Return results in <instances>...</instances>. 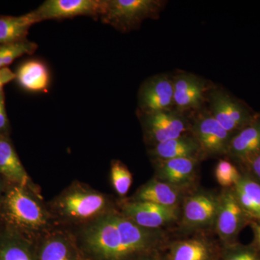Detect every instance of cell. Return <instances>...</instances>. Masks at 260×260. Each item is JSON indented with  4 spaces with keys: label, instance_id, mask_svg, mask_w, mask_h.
Here are the masks:
<instances>
[{
    "label": "cell",
    "instance_id": "20",
    "mask_svg": "<svg viewBox=\"0 0 260 260\" xmlns=\"http://www.w3.org/2000/svg\"><path fill=\"white\" fill-rule=\"evenodd\" d=\"M0 260H36L31 244L15 229L0 234Z\"/></svg>",
    "mask_w": 260,
    "mask_h": 260
},
{
    "label": "cell",
    "instance_id": "8",
    "mask_svg": "<svg viewBox=\"0 0 260 260\" xmlns=\"http://www.w3.org/2000/svg\"><path fill=\"white\" fill-rule=\"evenodd\" d=\"M106 7L107 0H47L34 12L40 22L79 16L101 18Z\"/></svg>",
    "mask_w": 260,
    "mask_h": 260
},
{
    "label": "cell",
    "instance_id": "6",
    "mask_svg": "<svg viewBox=\"0 0 260 260\" xmlns=\"http://www.w3.org/2000/svg\"><path fill=\"white\" fill-rule=\"evenodd\" d=\"M190 133L199 144L203 155L219 156L229 153L231 133L214 119L208 109L193 114Z\"/></svg>",
    "mask_w": 260,
    "mask_h": 260
},
{
    "label": "cell",
    "instance_id": "3",
    "mask_svg": "<svg viewBox=\"0 0 260 260\" xmlns=\"http://www.w3.org/2000/svg\"><path fill=\"white\" fill-rule=\"evenodd\" d=\"M165 5L160 0H107L103 23L123 32L138 28L148 19H155Z\"/></svg>",
    "mask_w": 260,
    "mask_h": 260
},
{
    "label": "cell",
    "instance_id": "16",
    "mask_svg": "<svg viewBox=\"0 0 260 260\" xmlns=\"http://www.w3.org/2000/svg\"><path fill=\"white\" fill-rule=\"evenodd\" d=\"M181 200V189L153 179L138 189L132 201L147 202L162 206L178 208Z\"/></svg>",
    "mask_w": 260,
    "mask_h": 260
},
{
    "label": "cell",
    "instance_id": "11",
    "mask_svg": "<svg viewBox=\"0 0 260 260\" xmlns=\"http://www.w3.org/2000/svg\"><path fill=\"white\" fill-rule=\"evenodd\" d=\"M177 207L162 206L147 202L131 201L124 204L121 213L140 226L158 229L179 218Z\"/></svg>",
    "mask_w": 260,
    "mask_h": 260
},
{
    "label": "cell",
    "instance_id": "29",
    "mask_svg": "<svg viewBox=\"0 0 260 260\" xmlns=\"http://www.w3.org/2000/svg\"><path fill=\"white\" fill-rule=\"evenodd\" d=\"M9 129V120L5 107V96L4 91L0 93V134L5 135Z\"/></svg>",
    "mask_w": 260,
    "mask_h": 260
},
{
    "label": "cell",
    "instance_id": "32",
    "mask_svg": "<svg viewBox=\"0 0 260 260\" xmlns=\"http://www.w3.org/2000/svg\"><path fill=\"white\" fill-rule=\"evenodd\" d=\"M252 229L253 231H254V236H255L256 244H257L260 247V225L257 223H253Z\"/></svg>",
    "mask_w": 260,
    "mask_h": 260
},
{
    "label": "cell",
    "instance_id": "18",
    "mask_svg": "<svg viewBox=\"0 0 260 260\" xmlns=\"http://www.w3.org/2000/svg\"><path fill=\"white\" fill-rule=\"evenodd\" d=\"M16 80L24 90L30 92L47 91L50 84V73L42 61L32 59L23 63L16 73Z\"/></svg>",
    "mask_w": 260,
    "mask_h": 260
},
{
    "label": "cell",
    "instance_id": "34",
    "mask_svg": "<svg viewBox=\"0 0 260 260\" xmlns=\"http://www.w3.org/2000/svg\"><path fill=\"white\" fill-rule=\"evenodd\" d=\"M147 260H160V259H156V258H152V259H148Z\"/></svg>",
    "mask_w": 260,
    "mask_h": 260
},
{
    "label": "cell",
    "instance_id": "33",
    "mask_svg": "<svg viewBox=\"0 0 260 260\" xmlns=\"http://www.w3.org/2000/svg\"><path fill=\"white\" fill-rule=\"evenodd\" d=\"M3 189H2V184L0 182V205H1L2 201H3Z\"/></svg>",
    "mask_w": 260,
    "mask_h": 260
},
{
    "label": "cell",
    "instance_id": "14",
    "mask_svg": "<svg viewBox=\"0 0 260 260\" xmlns=\"http://www.w3.org/2000/svg\"><path fill=\"white\" fill-rule=\"evenodd\" d=\"M198 160L197 158H181L155 161L156 179L183 189L194 181Z\"/></svg>",
    "mask_w": 260,
    "mask_h": 260
},
{
    "label": "cell",
    "instance_id": "1",
    "mask_svg": "<svg viewBox=\"0 0 260 260\" xmlns=\"http://www.w3.org/2000/svg\"><path fill=\"white\" fill-rule=\"evenodd\" d=\"M82 245L93 260H138L161 245L158 229L137 225L122 213L107 212L80 233Z\"/></svg>",
    "mask_w": 260,
    "mask_h": 260
},
{
    "label": "cell",
    "instance_id": "4",
    "mask_svg": "<svg viewBox=\"0 0 260 260\" xmlns=\"http://www.w3.org/2000/svg\"><path fill=\"white\" fill-rule=\"evenodd\" d=\"M108 200L99 191L74 186L56 199L54 208L63 218L73 221H91L107 213Z\"/></svg>",
    "mask_w": 260,
    "mask_h": 260
},
{
    "label": "cell",
    "instance_id": "2",
    "mask_svg": "<svg viewBox=\"0 0 260 260\" xmlns=\"http://www.w3.org/2000/svg\"><path fill=\"white\" fill-rule=\"evenodd\" d=\"M2 214L15 229L37 232L48 223V215L26 188L13 185L3 197L0 205Z\"/></svg>",
    "mask_w": 260,
    "mask_h": 260
},
{
    "label": "cell",
    "instance_id": "17",
    "mask_svg": "<svg viewBox=\"0 0 260 260\" xmlns=\"http://www.w3.org/2000/svg\"><path fill=\"white\" fill-rule=\"evenodd\" d=\"M0 174L14 185L26 188L29 177L6 135L0 134Z\"/></svg>",
    "mask_w": 260,
    "mask_h": 260
},
{
    "label": "cell",
    "instance_id": "7",
    "mask_svg": "<svg viewBox=\"0 0 260 260\" xmlns=\"http://www.w3.org/2000/svg\"><path fill=\"white\" fill-rule=\"evenodd\" d=\"M174 109L183 114L196 113L203 109L213 85L203 78L186 72L172 77Z\"/></svg>",
    "mask_w": 260,
    "mask_h": 260
},
{
    "label": "cell",
    "instance_id": "10",
    "mask_svg": "<svg viewBox=\"0 0 260 260\" xmlns=\"http://www.w3.org/2000/svg\"><path fill=\"white\" fill-rule=\"evenodd\" d=\"M172 109H174L172 77L159 74L145 80L138 93L139 114H150Z\"/></svg>",
    "mask_w": 260,
    "mask_h": 260
},
{
    "label": "cell",
    "instance_id": "28",
    "mask_svg": "<svg viewBox=\"0 0 260 260\" xmlns=\"http://www.w3.org/2000/svg\"><path fill=\"white\" fill-rule=\"evenodd\" d=\"M224 260H259V258L254 251L242 249L229 251Z\"/></svg>",
    "mask_w": 260,
    "mask_h": 260
},
{
    "label": "cell",
    "instance_id": "30",
    "mask_svg": "<svg viewBox=\"0 0 260 260\" xmlns=\"http://www.w3.org/2000/svg\"><path fill=\"white\" fill-rule=\"evenodd\" d=\"M16 79V75L9 68L0 70V93H3L5 85Z\"/></svg>",
    "mask_w": 260,
    "mask_h": 260
},
{
    "label": "cell",
    "instance_id": "22",
    "mask_svg": "<svg viewBox=\"0 0 260 260\" xmlns=\"http://www.w3.org/2000/svg\"><path fill=\"white\" fill-rule=\"evenodd\" d=\"M212 246L200 239L181 241L174 244L170 251L169 260H212Z\"/></svg>",
    "mask_w": 260,
    "mask_h": 260
},
{
    "label": "cell",
    "instance_id": "21",
    "mask_svg": "<svg viewBox=\"0 0 260 260\" xmlns=\"http://www.w3.org/2000/svg\"><path fill=\"white\" fill-rule=\"evenodd\" d=\"M260 150V122L244 128L229 144V153L237 158H246Z\"/></svg>",
    "mask_w": 260,
    "mask_h": 260
},
{
    "label": "cell",
    "instance_id": "15",
    "mask_svg": "<svg viewBox=\"0 0 260 260\" xmlns=\"http://www.w3.org/2000/svg\"><path fill=\"white\" fill-rule=\"evenodd\" d=\"M150 153L155 161L181 158L200 159L203 156L199 144L190 133L153 145Z\"/></svg>",
    "mask_w": 260,
    "mask_h": 260
},
{
    "label": "cell",
    "instance_id": "19",
    "mask_svg": "<svg viewBox=\"0 0 260 260\" xmlns=\"http://www.w3.org/2000/svg\"><path fill=\"white\" fill-rule=\"evenodd\" d=\"M38 23L34 10L20 16H0V45L26 40L29 30Z\"/></svg>",
    "mask_w": 260,
    "mask_h": 260
},
{
    "label": "cell",
    "instance_id": "27",
    "mask_svg": "<svg viewBox=\"0 0 260 260\" xmlns=\"http://www.w3.org/2000/svg\"><path fill=\"white\" fill-rule=\"evenodd\" d=\"M217 182L223 187L235 186L240 180V174L232 162L225 160H219L215 169Z\"/></svg>",
    "mask_w": 260,
    "mask_h": 260
},
{
    "label": "cell",
    "instance_id": "12",
    "mask_svg": "<svg viewBox=\"0 0 260 260\" xmlns=\"http://www.w3.org/2000/svg\"><path fill=\"white\" fill-rule=\"evenodd\" d=\"M218 198L208 192H198L188 197L183 206V224L189 229H204L215 224Z\"/></svg>",
    "mask_w": 260,
    "mask_h": 260
},
{
    "label": "cell",
    "instance_id": "24",
    "mask_svg": "<svg viewBox=\"0 0 260 260\" xmlns=\"http://www.w3.org/2000/svg\"><path fill=\"white\" fill-rule=\"evenodd\" d=\"M40 260H73L69 242L62 236L49 238L43 244Z\"/></svg>",
    "mask_w": 260,
    "mask_h": 260
},
{
    "label": "cell",
    "instance_id": "13",
    "mask_svg": "<svg viewBox=\"0 0 260 260\" xmlns=\"http://www.w3.org/2000/svg\"><path fill=\"white\" fill-rule=\"evenodd\" d=\"M244 213L235 193L225 191L220 195L215 220V228L220 239L227 242L237 235L242 225Z\"/></svg>",
    "mask_w": 260,
    "mask_h": 260
},
{
    "label": "cell",
    "instance_id": "26",
    "mask_svg": "<svg viewBox=\"0 0 260 260\" xmlns=\"http://www.w3.org/2000/svg\"><path fill=\"white\" fill-rule=\"evenodd\" d=\"M111 181L118 195L125 196L133 184V174L122 162L114 160L111 166Z\"/></svg>",
    "mask_w": 260,
    "mask_h": 260
},
{
    "label": "cell",
    "instance_id": "9",
    "mask_svg": "<svg viewBox=\"0 0 260 260\" xmlns=\"http://www.w3.org/2000/svg\"><path fill=\"white\" fill-rule=\"evenodd\" d=\"M207 104L210 114L229 133L240 129L249 120L245 109L221 88L210 89Z\"/></svg>",
    "mask_w": 260,
    "mask_h": 260
},
{
    "label": "cell",
    "instance_id": "31",
    "mask_svg": "<svg viewBox=\"0 0 260 260\" xmlns=\"http://www.w3.org/2000/svg\"><path fill=\"white\" fill-rule=\"evenodd\" d=\"M252 169L254 174L260 179V153L256 155L255 158L252 160Z\"/></svg>",
    "mask_w": 260,
    "mask_h": 260
},
{
    "label": "cell",
    "instance_id": "5",
    "mask_svg": "<svg viewBox=\"0 0 260 260\" xmlns=\"http://www.w3.org/2000/svg\"><path fill=\"white\" fill-rule=\"evenodd\" d=\"M145 136L153 145L190 133V119L175 109L140 114Z\"/></svg>",
    "mask_w": 260,
    "mask_h": 260
},
{
    "label": "cell",
    "instance_id": "25",
    "mask_svg": "<svg viewBox=\"0 0 260 260\" xmlns=\"http://www.w3.org/2000/svg\"><path fill=\"white\" fill-rule=\"evenodd\" d=\"M37 44L28 40L0 45V70L8 68L19 57L31 54L37 49Z\"/></svg>",
    "mask_w": 260,
    "mask_h": 260
},
{
    "label": "cell",
    "instance_id": "23",
    "mask_svg": "<svg viewBox=\"0 0 260 260\" xmlns=\"http://www.w3.org/2000/svg\"><path fill=\"white\" fill-rule=\"evenodd\" d=\"M234 187V193L244 212L260 221L259 184L248 178H241Z\"/></svg>",
    "mask_w": 260,
    "mask_h": 260
}]
</instances>
